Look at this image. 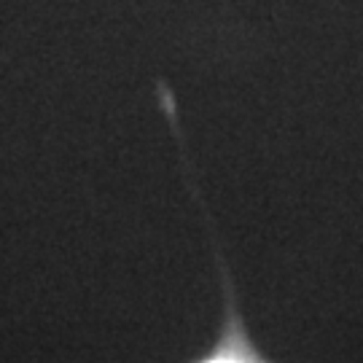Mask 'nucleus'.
Wrapping results in <instances>:
<instances>
[{"label":"nucleus","mask_w":363,"mask_h":363,"mask_svg":"<svg viewBox=\"0 0 363 363\" xmlns=\"http://www.w3.org/2000/svg\"><path fill=\"white\" fill-rule=\"evenodd\" d=\"M220 272H223V296H226V301H223V320L218 325L216 342L202 355H196L194 361L189 363H274L253 342L250 331H247L245 315L237 310L232 280H229L226 269H220Z\"/></svg>","instance_id":"f257e3e1"}]
</instances>
